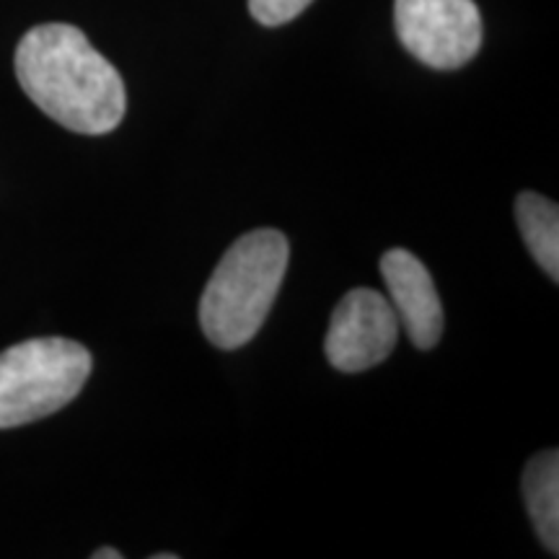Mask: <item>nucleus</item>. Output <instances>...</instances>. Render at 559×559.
<instances>
[{
    "mask_svg": "<svg viewBox=\"0 0 559 559\" xmlns=\"http://www.w3.org/2000/svg\"><path fill=\"white\" fill-rule=\"evenodd\" d=\"M16 79L50 120L81 135H107L122 122V75L70 24H41L16 47Z\"/></svg>",
    "mask_w": 559,
    "mask_h": 559,
    "instance_id": "obj_1",
    "label": "nucleus"
},
{
    "mask_svg": "<svg viewBox=\"0 0 559 559\" xmlns=\"http://www.w3.org/2000/svg\"><path fill=\"white\" fill-rule=\"evenodd\" d=\"M400 342V317L373 288H355L340 300L326 330L324 353L342 373L379 366Z\"/></svg>",
    "mask_w": 559,
    "mask_h": 559,
    "instance_id": "obj_5",
    "label": "nucleus"
},
{
    "mask_svg": "<svg viewBox=\"0 0 559 559\" xmlns=\"http://www.w3.org/2000/svg\"><path fill=\"white\" fill-rule=\"evenodd\" d=\"M94 559H122V555L117 549H111V547H104V549H99V551H94V555H91Z\"/></svg>",
    "mask_w": 559,
    "mask_h": 559,
    "instance_id": "obj_10",
    "label": "nucleus"
},
{
    "mask_svg": "<svg viewBox=\"0 0 559 559\" xmlns=\"http://www.w3.org/2000/svg\"><path fill=\"white\" fill-rule=\"evenodd\" d=\"M515 221L521 236L539 267L555 280L559 277V207L557 202L536 192H521L515 200Z\"/></svg>",
    "mask_w": 559,
    "mask_h": 559,
    "instance_id": "obj_8",
    "label": "nucleus"
},
{
    "mask_svg": "<svg viewBox=\"0 0 559 559\" xmlns=\"http://www.w3.org/2000/svg\"><path fill=\"white\" fill-rule=\"evenodd\" d=\"M394 24L404 50L436 70L466 66L481 47L474 0H396Z\"/></svg>",
    "mask_w": 559,
    "mask_h": 559,
    "instance_id": "obj_4",
    "label": "nucleus"
},
{
    "mask_svg": "<svg viewBox=\"0 0 559 559\" xmlns=\"http://www.w3.org/2000/svg\"><path fill=\"white\" fill-rule=\"evenodd\" d=\"M381 275L389 288L400 326L417 349H432L443 337V306L428 267L407 249H389L381 257Z\"/></svg>",
    "mask_w": 559,
    "mask_h": 559,
    "instance_id": "obj_6",
    "label": "nucleus"
},
{
    "mask_svg": "<svg viewBox=\"0 0 559 559\" xmlns=\"http://www.w3.org/2000/svg\"><path fill=\"white\" fill-rule=\"evenodd\" d=\"M288 257V239L272 228L230 243L200 300L202 332L215 347L239 349L257 337L275 306Z\"/></svg>",
    "mask_w": 559,
    "mask_h": 559,
    "instance_id": "obj_2",
    "label": "nucleus"
},
{
    "mask_svg": "<svg viewBox=\"0 0 559 559\" xmlns=\"http://www.w3.org/2000/svg\"><path fill=\"white\" fill-rule=\"evenodd\" d=\"M313 0H249L251 16L262 26H283L300 16Z\"/></svg>",
    "mask_w": 559,
    "mask_h": 559,
    "instance_id": "obj_9",
    "label": "nucleus"
},
{
    "mask_svg": "<svg viewBox=\"0 0 559 559\" xmlns=\"http://www.w3.org/2000/svg\"><path fill=\"white\" fill-rule=\"evenodd\" d=\"M523 500L536 534L551 555L559 551V453H536L523 469Z\"/></svg>",
    "mask_w": 559,
    "mask_h": 559,
    "instance_id": "obj_7",
    "label": "nucleus"
},
{
    "mask_svg": "<svg viewBox=\"0 0 559 559\" xmlns=\"http://www.w3.org/2000/svg\"><path fill=\"white\" fill-rule=\"evenodd\" d=\"M153 559H177V555H156Z\"/></svg>",
    "mask_w": 559,
    "mask_h": 559,
    "instance_id": "obj_11",
    "label": "nucleus"
},
{
    "mask_svg": "<svg viewBox=\"0 0 559 559\" xmlns=\"http://www.w3.org/2000/svg\"><path fill=\"white\" fill-rule=\"evenodd\" d=\"M91 353L66 337L24 340L0 353V430L60 412L88 381Z\"/></svg>",
    "mask_w": 559,
    "mask_h": 559,
    "instance_id": "obj_3",
    "label": "nucleus"
}]
</instances>
